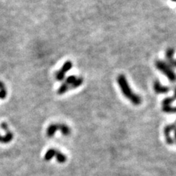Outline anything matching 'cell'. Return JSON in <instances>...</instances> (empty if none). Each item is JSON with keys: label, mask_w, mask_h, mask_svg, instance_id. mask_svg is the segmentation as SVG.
I'll list each match as a JSON object with an SVG mask.
<instances>
[{"label": "cell", "mask_w": 176, "mask_h": 176, "mask_svg": "<svg viewBox=\"0 0 176 176\" xmlns=\"http://www.w3.org/2000/svg\"><path fill=\"white\" fill-rule=\"evenodd\" d=\"M117 82L123 95L127 98L128 101H131L134 105L136 106L139 105L142 103V98L133 92L129 84H128L127 79L123 74H120L117 77Z\"/></svg>", "instance_id": "6da1fadb"}, {"label": "cell", "mask_w": 176, "mask_h": 176, "mask_svg": "<svg viewBox=\"0 0 176 176\" xmlns=\"http://www.w3.org/2000/svg\"><path fill=\"white\" fill-rule=\"evenodd\" d=\"M84 79L82 77H77L76 76L72 75L70 76L66 79L64 82L61 85L57 90L58 95H63L67 93L68 91L71 90H74L83 84Z\"/></svg>", "instance_id": "7a4b0ae2"}, {"label": "cell", "mask_w": 176, "mask_h": 176, "mask_svg": "<svg viewBox=\"0 0 176 176\" xmlns=\"http://www.w3.org/2000/svg\"><path fill=\"white\" fill-rule=\"evenodd\" d=\"M155 66L156 68L160 72L162 73L171 82L174 83L176 82V74L169 65L161 60H157L155 63Z\"/></svg>", "instance_id": "3957f363"}, {"label": "cell", "mask_w": 176, "mask_h": 176, "mask_svg": "<svg viewBox=\"0 0 176 176\" xmlns=\"http://www.w3.org/2000/svg\"><path fill=\"white\" fill-rule=\"evenodd\" d=\"M60 131L63 136H69L71 133V129L64 123H52L46 130L47 137L52 138L54 136L57 131Z\"/></svg>", "instance_id": "277c9868"}, {"label": "cell", "mask_w": 176, "mask_h": 176, "mask_svg": "<svg viewBox=\"0 0 176 176\" xmlns=\"http://www.w3.org/2000/svg\"><path fill=\"white\" fill-rule=\"evenodd\" d=\"M53 157H56L57 161L59 163H65L67 161V156L65 154H63L62 152H60V150H56V149H49V150H47L45 156H44V160L45 161H50L53 158Z\"/></svg>", "instance_id": "5b68a950"}, {"label": "cell", "mask_w": 176, "mask_h": 176, "mask_svg": "<svg viewBox=\"0 0 176 176\" xmlns=\"http://www.w3.org/2000/svg\"><path fill=\"white\" fill-rule=\"evenodd\" d=\"M73 67V63L71 61H66L61 68L55 74V77L57 81H62L66 77V74Z\"/></svg>", "instance_id": "8992f818"}, {"label": "cell", "mask_w": 176, "mask_h": 176, "mask_svg": "<svg viewBox=\"0 0 176 176\" xmlns=\"http://www.w3.org/2000/svg\"><path fill=\"white\" fill-rule=\"evenodd\" d=\"M1 128L4 130L5 131V134L4 136H1L0 135V142L3 144H7L10 143L11 141L13 139V133L11 132L9 129L8 126L6 123H2L1 125Z\"/></svg>", "instance_id": "52a82bcc"}, {"label": "cell", "mask_w": 176, "mask_h": 176, "mask_svg": "<svg viewBox=\"0 0 176 176\" xmlns=\"http://www.w3.org/2000/svg\"><path fill=\"white\" fill-rule=\"evenodd\" d=\"M175 129H176V126L175 124L168 125V126H166L164 129V137H165L166 142H167L169 145H172V144L174 143L173 139L170 137V134L172 131H174Z\"/></svg>", "instance_id": "ba28073f"}, {"label": "cell", "mask_w": 176, "mask_h": 176, "mask_svg": "<svg viewBox=\"0 0 176 176\" xmlns=\"http://www.w3.org/2000/svg\"><path fill=\"white\" fill-rule=\"evenodd\" d=\"M153 90L157 94H165L169 91V88L167 86H164L159 81L156 80L153 82Z\"/></svg>", "instance_id": "9c48e42d"}, {"label": "cell", "mask_w": 176, "mask_h": 176, "mask_svg": "<svg viewBox=\"0 0 176 176\" xmlns=\"http://www.w3.org/2000/svg\"><path fill=\"white\" fill-rule=\"evenodd\" d=\"M174 54H175V50L172 48H169L166 51V59L167 60V64L172 67V65L174 62Z\"/></svg>", "instance_id": "30bf717a"}, {"label": "cell", "mask_w": 176, "mask_h": 176, "mask_svg": "<svg viewBox=\"0 0 176 176\" xmlns=\"http://www.w3.org/2000/svg\"><path fill=\"white\" fill-rule=\"evenodd\" d=\"M175 100H176V87L175 90H174L173 96H172V97H167L164 98V99L162 101V106L172 105V104L174 102V101H175Z\"/></svg>", "instance_id": "8fae6325"}, {"label": "cell", "mask_w": 176, "mask_h": 176, "mask_svg": "<svg viewBox=\"0 0 176 176\" xmlns=\"http://www.w3.org/2000/svg\"><path fill=\"white\" fill-rule=\"evenodd\" d=\"M7 89L3 84L2 82H0V99H4L7 97Z\"/></svg>", "instance_id": "7c38bea8"}, {"label": "cell", "mask_w": 176, "mask_h": 176, "mask_svg": "<svg viewBox=\"0 0 176 176\" xmlns=\"http://www.w3.org/2000/svg\"><path fill=\"white\" fill-rule=\"evenodd\" d=\"M162 111L165 113L172 114L176 113V107H174L172 105L169 106H162Z\"/></svg>", "instance_id": "4fadbf2b"}, {"label": "cell", "mask_w": 176, "mask_h": 176, "mask_svg": "<svg viewBox=\"0 0 176 176\" xmlns=\"http://www.w3.org/2000/svg\"><path fill=\"white\" fill-rule=\"evenodd\" d=\"M172 67H175V68H176V60H174V62H173V63H172Z\"/></svg>", "instance_id": "5bb4252c"}, {"label": "cell", "mask_w": 176, "mask_h": 176, "mask_svg": "<svg viewBox=\"0 0 176 176\" xmlns=\"http://www.w3.org/2000/svg\"><path fill=\"white\" fill-rule=\"evenodd\" d=\"M174 135H175V138L176 139V129L174 130Z\"/></svg>", "instance_id": "9a60e30c"}, {"label": "cell", "mask_w": 176, "mask_h": 176, "mask_svg": "<svg viewBox=\"0 0 176 176\" xmlns=\"http://www.w3.org/2000/svg\"><path fill=\"white\" fill-rule=\"evenodd\" d=\"M172 1H174V2H176V0H172Z\"/></svg>", "instance_id": "2e32d148"}]
</instances>
